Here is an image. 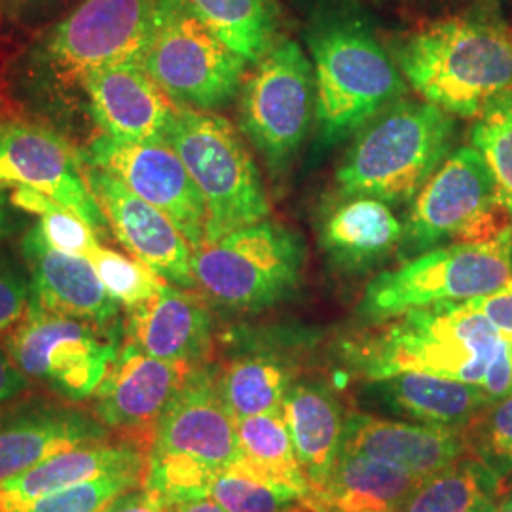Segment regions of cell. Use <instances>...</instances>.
<instances>
[{"label":"cell","instance_id":"1","mask_svg":"<svg viewBox=\"0 0 512 512\" xmlns=\"http://www.w3.org/2000/svg\"><path fill=\"white\" fill-rule=\"evenodd\" d=\"M395 59L427 103L459 118L512 92V27L490 16L433 21L404 38Z\"/></svg>","mask_w":512,"mask_h":512},{"label":"cell","instance_id":"2","mask_svg":"<svg viewBox=\"0 0 512 512\" xmlns=\"http://www.w3.org/2000/svg\"><path fill=\"white\" fill-rule=\"evenodd\" d=\"M239 456L238 420L220 395L217 368L192 366L156 423L145 486L167 505L209 497L213 478Z\"/></svg>","mask_w":512,"mask_h":512},{"label":"cell","instance_id":"3","mask_svg":"<svg viewBox=\"0 0 512 512\" xmlns=\"http://www.w3.org/2000/svg\"><path fill=\"white\" fill-rule=\"evenodd\" d=\"M507 346L509 340L469 302L446 304L391 319L359 348L355 365L372 382L421 372L482 387Z\"/></svg>","mask_w":512,"mask_h":512},{"label":"cell","instance_id":"4","mask_svg":"<svg viewBox=\"0 0 512 512\" xmlns=\"http://www.w3.org/2000/svg\"><path fill=\"white\" fill-rule=\"evenodd\" d=\"M454 137L456 116L427 101H397L363 129L338 167L342 196L414 200L452 154Z\"/></svg>","mask_w":512,"mask_h":512},{"label":"cell","instance_id":"5","mask_svg":"<svg viewBox=\"0 0 512 512\" xmlns=\"http://www.w3.org/2000/svg\"><path fill=\"white\" fill-rule=\"evenodd\" d=\"M315 116L325 143H338L395 105L404 76L380 42L357 21H327L308 37Z\"/></svg>","mask_w":512,"mask_h":512},{"label":"cell","instance_id":"6","mask_svg":"<svg viewBox=\"0 0 512 512\" xmlns=\"http://www.w3.org/2000/svg\"><path fill=\"white\" fill-rule=\"evenodd\" d=\"M156 8L158 0H80L40 33L29 50V73L55 93H74L101 69L143 63Z\"/></svg>","mask_w":512,"mask_h":512},{"label":"cell","instance_id":"7","mask_svg":"<svg viewBox=\"0 0 512 512\" xmlns=\"http://www.w3.org/2000/svg\"><path fill=\"white\" fill-rule=\"evenodd\" d=\"M511 279L512 226L497 238L437 247L376 275L357 313L368 323H384L408 311L471 302Z\"/></svg>","mask_w":512,"mask_h":512},{"label":"cell","instance_id":"8","mask_svg":"<svg viewBox=\"0 0 512 512\" xmlns=\"http://www.w3.org/2000/svg\"><path fill=\"white\" fill-rule=\"evenodd\" d=\"M167 143L202 192L207 213L205 243L270 217V202L255 160L228 120L211 110L179 105Z\"/></svg>","mask_w":512,"mask_h":512},{"label":"cell","instance_id":"9","mask_svg":"<svg viewBox=\"0 0 512 512\" xmlns=\"http://www.w3.org/2000/svg\"><path fill=\"white\" fill-rule=\"evenodd\" d=\"M512 226L511 205L473 147L454 150L414 198L401 256L410 260L452 243L488 241Z\"/></svg>","mask_w":512,"mask_h":512},{"label":"cell","instance_id":"10","mask_svg":"<svg viewBox=\"0 0 512 512\" xmlns=\"http://www.w3.org/2000/svg\"><path fill=\"white\" fill-rule=\"evenodd\" d=\"M304 268V247L289 228L262 220L194 251L196 287L217 306L258 311L291 296Z\"/></svg>","mask_w":512,"mask_h":512},{"label":"cell","instance_id":"11","mask_svg":"<svg viewBox=\"0 0 512 512\" xmlns=\"http://www.w3.org/2000/svg\"><path fill=\"white\" fill-rule=\"evenodd\" d=\"M247 63L188 0H158L141 65L177 105L198 110L228 105L241 90Z\"/></svg>","mask_w":512,"mask_h":512},{"label":"cell","instance_id":"12","mask_svg":"<svg viewBox=\"0 0 512 512\" xmlns=\"http://www.w3.org/2000/svg\"><path fill=\"white\" fill-rule=\"evenodd\" d=\"M4 348L31 382L73 404L93 397L120 351L116 334L33 304Z\"/></svg>","mask_w":512,"mask_h":512},{"label":"cell","instance_id":"13","mask_svg":"<svg viewBox=\"0 0 512 512\" xmlns=\"http://www.w3.org/2000/svg\"><path fill=\"white\" fill-rule=\"evenodd\" d=\"M315 105V78L302 48L285 40L256 61L241 90V129L272 171H283L302 145Z\"/></svg>","mask_w":512,"mask_h":512},{"label":"cell","instance_id":"14","mask_svg":"<svg viewBox=\"0 0 512 512\" xmlns=\"http://www.w3.org/2000/svg\"><path fill=\"white\" fill-rule=\"evenodd\" d=\"M80 158L84 164L107 171L133 194L160 209L194 251L205 243L207 213L202 192L167 141L133 143L103 133Z\"/></svg>","mask_w":512,"mask_h":512},{"label":"cell","instance_id":"15","mask_svg":"<svg viewBox=\"0 0 512 512\" xmlns=\"http://www.w3.org/2000/svg\"><path fill=\"white\" fill-rule=\"evenodd\" d=\"M19 186L71 207L95 232L107 222L71 145L52 129L6 120L0 122V188Z\"/></svg>","mask_w":512,"mask_h":512},{"label":"cell","instance_id":"16","mask_svg":"<svg viewBox=\"0 0 512 512\" xmlns=\"http://www.w3.org/2000/svg\"><path fill=\"white\" fill-rule=\"evenodd\" d=\"M82 173L116 239L164 281L194 289V249L160 209L107 171L82 162Z\"/></svg>","mask_w":512,"mask_h":512},{"label":"cell","instance_id":"17","mask_svg":"<svg viewBox=\"0 0 512 512\" xmlns=\"http://www.w3.org/2000/svg\"><path fill=\"white\" fill-rule=\"evenodd\" d=\"M192 366L124 344L93 393L92 412L110 433L152 444L156 423Z\"/></svg>","mask_w":512,"mask_h":512},{"label":"cell","instance_id":"18","mask_svg":"<svg viewBox=\"0 0 512 512\" xmlns=\"http://www.w3.org/2000/svg\"><path fill=\"white\" fill-rule=\"evenodd\" d=\"M90 410L50 397H21L0 410V482L84 444L110 439Z\"/></svg>","mask_w":512,"mask_h":512},{"label":"cell","instance_id":"19","mask_svg":"<svg viewBox=\"0 0 512 512\" xmlns=\"http://www.w3.org/2000/svg\"><path fill=\"white\" fill-rule=\"evenodd\" d=\"M80 92L93 122L114 139L167 141L179 105L154 82L141 63H122L84 78Z\"/></svg>","mask_w":512,"mask_h":512},{"label":"cell","instance_id":"20","mask_svg":"<svg viewBox=\"0 0 512 512\" xmlns=\"http://www.w3.org/2000/svg\"><path fill=\"white\" fill-rule=\"evenodd\" d=\"M21 255L31 277V304L114 332L120 304L107 293L86 256L52 249L35 228L21 241Z\"/></svg>","mask_w":512,"mask_h":512},{"label":"cell","instance_id":"21","mask_svg":"<svg viewBox=\"0 0 512 512\" xmlns=\"http://www.w3.org/2000/svg\"><path fill=\"white\" fill-rule=\"evenodd\" d=\"M152 444L131 437H116L84 444L0 482V512H19L40 497L74 484L110 475L148 473Z\"/></svg>","mask_w":512,"mask_h":512},{"label":"cell","instance_id":"22","mask_svg":"<svg viewBox=\"0 0 512 512\" xmlns=\"http://www.w3.org/2000/svg\"><path fill=\"white\" fill-rule=\"evenodd\" d=\"M124 336L126 344L150 357L200 365L213 349V317L200 294L165 283L152 298L129 308Z\"/></svg>","mask_w":512,"mask_h":512},{"label":"cell","instance_id":"23","mask_svg":"<svg viewBox=\"0 0 512 512\" xmlns=\"http://www.w3.org/2000/svg\"><path fill=\"white\" fill-rule=\"evenodd\" d=\"M342 448L420 478L435 475L454 461L471 456L463 431L380 420L359 412L346 418Z\"/></svg>","mask_w":512,"mask_h":512},{"label":"cell","instance_id":"24","mask_svg":"<svg viewBox=\"0 0 512 512\" xmlns=\"http://www.w3.org/2000/svg\"><path fill=\"white\" fill-rule=\"evenodd\" d=\"M321 222L319 245L338 270L359 274L382 264L401 249L404 224L387 203L344 196Z\"/></svg>","mask_w":512,"mask_h":512},{"label":"cell","instance_id":"25","mask_svg":"<svg viewBox=\"0 0 512 512\" xmlns=\"http://www.w3.org/2000/svg\"><path fill=\"white\" fill-rule=\"evenodd\" d=\"M281 408L296 458L315 497L329 482L342 452L346 429L342 406L327 385L298 382L287 391Z\"/></svg>","mask_w":512,"mask_h":512},{"label":"cell","instance_id":"26","mask_svg":"<svg viewBox=\"0 0 512 512\" xmlns=\"http://www.w3.org/2000/svg\"><path fill=\"white\" fill-rule=\"evenodd\" d=\"M425 478L342 448L325 488L311 497V512L401 511Z\"/></svg>","mask_w":512,"mask_h":512},{"label":"cell","instance_id":"27","mask_svg":"<svg viewBox=\"0 0 512 512\" xmlns=\"http://www.w3.org/2000/svg\"><path fill=\"white\" fill-rule=\"evenodd\" d=\"M374 384L391 410L423 425L456 431H465L492 403L478 385L421 372H401Z\"/></svg>","mask_w":512,"mask_h":512},{"label":"cell","instance_id":"28","mask_svg":"<svg viewBox=\"0 0 512 512\" xmlns=\"http://www.w3.org/2000/svg\"><path fill=\"white\" fill-rule=\"evenodd\" d=\"M215 368L220 395L236 420L281 410L294 384L291 359L272 346H243Z\"/></svg>","mask_w":512,"mask_h":512},{"label":"cell","instance_id":"29","mask_svg":"<svg viewBox=\"0 0 512 512\" xmlns=\"http://www.w3.org/2000/svg\"><path fill=\"white\" fill-rule=\"evenodd\" d=\"M507 484L475 456L427 476L399 512H494Z\"/></svg>","mask_w":512,"mask_h":512},{"label":"cell","instance_id":"30","mask_svg":"<svg viewBox=\"0 0 512 512\" xmlns=\"http://www.w3.org/2000/svg\"><path fill=\"white\" fill-rule=\"evenodd\" d=\"M238 442L241 456L234 465L268 482L291 488L302 495L304 505L310 501L313 492L296 458L283 408L238 420Z\"/></svg>","mask_w":512,"mask_h":512},{"label":"cell","instance_id":"31","mask_svg":"<svg viewBox=\"0 0 512 512\" xmlns=\"http://www.w3.org/2000/svg\"><path fill=\"white\" fill-rule=\"evenodd\" d=\"M236 54L260 61L274 46V0H188Z\"/></svg>","mask_w":512,"mask_h":512},{"label":"cell","instance_id":"32","mask_svg":"<svg viewBox=\"0 0 512 512\" xmlns=\"http://www.w3.org/2000/svg\"><path fill=\"white\" fill-rule=\"evenodd\" d=\"M12 202L19 211L37 215L33 226L52 249L76 256H90L101 247L97 232L74 209L33 188H12Z\"/></svg>","mask_w":512,"mask_h":512},{"label":"cell","instance_id":"33","mask_svg":"<svg viewBox=\"0 0 512 512\" xmlns=\"http://www.w3.org/2000/svg\"><path fill=\"white\" fill-rule=\"evenodd\" d=\"M209 497L226 512H285L304 503L298 492L251 475L238 465L213 478Z\"/></svg>","mask_w":512,"mask_h":512},{"label":"cell","instance_id":"34","mask_svg":"<svg viewBox=\"0 0 512 512\" xmlns=\"http://www.w3.org/2000/svg\"><path fill=\"white\" fill-rule=\"evenodd\" d=\"M471 145L494 173L512 211V92L497 97L475 118Z\"/></svg>","mask_w":512,"mask_h":512},{"label":"cell","instance_id":"35","mask_svg":"<svg viewBox=\"0 0 512 512\" xmlns=\"http://www.w3.org/2000/svg\"><path fill=\"white\" fill-rule=\"evenodd\" d=\"M469 454L507 482L512 480V393L488 404L463 431Z\"/></svg>","mask_w":512,"mask_h":512},{"label":"cell","instance_id":"36","mask_svg":"<svg viewBox=\"0 0 512 512\" xmlns=\"http://www.w3.org/2000/svg\"><path fill=\"white\" fill-rule=\"evenodd\" d=\"M88 260L107 293L126 310L152 298L167 283L141 260L120 255L112 249L99 247Z\"/></svg>","mask_w":512,"mask_h":512},{"label":"cell","instance_id":"37","mask_svg":"<svg viewBox=\"0 0 512 512\" xmlns=\"http://www.w3.org/2000/svg\"><path fill=\"white\" fill-rule=\"evenodd\" d=\"M145 480L147 476L143 475L101 476L40 497L33 505L19 512H103L110 501L143 486Z\"/></svg>","mask_w":512,"mask_h":512},{"label":"cell","instance_id":"38","mask_svg":"<svg viewBox=\"0 0 512 512\" xmlns=\"http://www.w3.org/2000/svg\"><path fill=\"white\" fill-rule=\"evenodd\" d=\"M31 306V277L16 258L0 253V332L19 325Z\"/></svg>","mask_w":512,"mask_h":512},{"label":"cell","instance_id":"39","mask_svg":"<svg viewBox=\"0 0 512 512\" xmlns=\"http://www.w3.org/2000/svg\"><path fill=\"white\" fill-rule=\"evenodd\" d=\"M80 0H0L2 19L14 27L35 29L71 12Z\"/></svg>","mask_w":512,"mask_h":512},{"label":"cell","instance_id":"40","mask_svg":"<svg viewBox=\"0 0 512 512\" xmlns=\"http://www.w3.org/2000/svg\"><path fill=\"white\" fill-rule=\"evenodd\" d=\"M469 304L480 311L503 338L512 342V279L495 293L471 300Z\"/></svg>","mask_w":512,"mask_h":512},{"label":"cell","instance_id":"41","mask_svg":"<svg viewBox=\"0 0 512 512\" xmlns=\"http://www.w3.org/2000/svg\"><path fill=\"white\" fill-rule=\"evenodd\" d=\"M29 378L19 370L4 344H0V410L16 403L27 393Z\"/></svg>","mask_w":512,"mask_h":512},{"label":"cell","instance_id":"42","mask_svg":"<svg viewBox=\"0 0 512 512\" xmlns=\"http://www.w3.org/2000/svg\"><path fill=\"white\" fill-rule=\"evenodd\" d=\"M169 505L145 484L110 501L103 512H167Z\"/></svg>","mask_w":512,"mask_h":512},{"label":"cell","instance_id":"43","mask_svg":"<svg viewBox=\"0 0 512 512\" xmlns=\"http://www.w3.org/2000/svg\"><path fill=\"white\" fill-rule=\"evenodd\" d=\"M6 190L8 188H0V245L12 238L21 226L19 209L12 202V194Z\"/></svg>","mask_w":512,"mask_h":512},{"label":"cell","instance_id":"44","mask_svg":"<svg viewBox=\"0 0 512 512\" xmlns=\"http://www.w3.org/2000/svg\"><path fill=\"white\" fill-rule=\"evenodd\" d=\"M167 512H226L219 503H215L211 497H202V499H190V501H181L175 505H169Z\"/></svg>","mask_w":512,"mask_h":512},{"label":"cell","instance_id":"45","mask_svg":"<svg viewBox=\"0 0 512 512\" xmlns=\"http://www.w3.org/2000/svg\"><path fill=\"white\" fill-rule=\"evenodd\" d=\"M494 512H512V490H505V494L497 501Z\"/></svg>","mask_w":512,"mask_h":512},{"label":"cell","instance_id":"46","mask_svg":"<svg viewBox=\"0 0 512 512\" xmlns=\"http://www.w3.org/2000/svg\"><path fill=\"white\" fill-rule=\"evenodd\" d=\"M285 512H306V511H302V509H296V507H294V509H291V511H285Z\"/></svg>","mask_w":512,"mask_h":512},{"label":"cell","instance_id":"47","mask_svg":"<svg viewBox=\"0 0 512 512\" xmlns=\"http://www.w3.org/2000/svg\"><path fill=\"white\" fill-rule=\"evenodd\" d=\"M507 490H512V480L511 482H507Z\"/></svg>","mask_w":512,"mask_h":512},{"label":"cell","instance_id":"48","mask_svg":"<svg viewBox=\"0 0 512 512\" xmlns=\"http://www.w3.org/2000/svg\"><path fill=\"white\" fill-rule=\"evenodd\" d=\"M2 107H4V101H2V99H0V112H2Z\"/></svg>","mask_w":512,"mask_h":512},{"label":"cell","instance_id":"49","mask_svg":"<svg viewBox=\"0 0 512 512\" xmlns=\"http://www.w3.org/2000/svg\"><path fill=\"white\" fill-rule=\"evenodd\" d=\"M317 512H334V511H317ZM389 512H399V511H389Z\"/></svg>","mask_w":512,"mask_h":512},{"label":"cell","instance_id":"50","mask_svg":"<svg viewBox=\"0 0 512 512\" xmlns=\"http://www.w3.org/2000/svg\"><path fill=\"white\" fill-rule=\"evenodd\" d=\"M0 18H2V6H0Z\"/></svg>","mask_w":512,"mask_h":512},{"label":"cell","instance_id":"51","mask_svg":"<svg viewBox=\"0 0 512 512\" xmlns=\"http://www.w3.org/2000/svg\"><path fill=\"white\" fill-rule=\"evenodd\" d=\"M511 348H512V342H511Z\"/></svg>","mask_w":512,"mask_h":512}]
</instances>
